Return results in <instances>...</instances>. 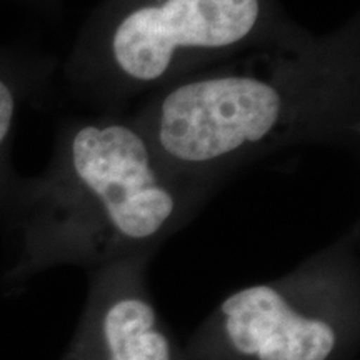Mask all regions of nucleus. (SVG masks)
Segmentation results:
<instances>
[{
	"instance_id": "f257e3e1",
	"label": "nucleus",
	"mask_w": 360,
	"mask_h": 360,
	"mask_svg": "<svg viewBox=\"0 0 360 360\" xmlns=\"http://www.w3.org/2000/svg\"><path fill=\"white\" fill-rule=\"evenodd\" d=\"M127 114L170 170L220 191L295 146L357 152V27L300 32L225 58L139 101Z\"/></svg>"
},
{
	"instance_id": "f03ea898",
	"label": "nucleus",
	"mask_w": 360,
	"mask_h": 360,
	"mask_svg": "<svg viewBox=\"0 0 360 360\" xmlns=\"http://www.w3.org/2000/svg\"><path fill=\"white\" fill-rule=\"evenodd\" d=\"M215 193L170 170L129 114L69 117L45 169L22 175L0 222L11 245L0 285L17 292L56 267L89 272L155 255Z\"/></svg>"
},
{
	"instance_id": "7ed1b4c3",
	"label": "nucleus",
	"mask_w": 360,
	"mask_h": 360,
	"mask_svg": "<svg viewBox=\"0 0 360 360\" xmlns=\"http://www.w3.org/2000/svg\"><path fill=\"white\" fill-rule=\"evenodd\" d=\"M302 30L264 0H134L85 27L58 65V89L97 114H127L193 72Z\"/></svg>"
},
{
	"instance_id": "20e7f679",
	"label": "nucleus",
	"mask_w": 360,
	"mask_h": 360,
	"mask_svg": "<svg viewBox=\"0 0 360 360\" xmlns=\"http://www.w3.org/2000/svg\"><path fill=\"white\" fill-rule=\"evenodd\" d=\"M359 309L355 224L285 276L225 297L179 360H345Z\"/></svg>"
},
{
	"instance_id": "39448f33",
	"label": "nucleus",
	"mask_w": 360,
	"mask_h": 360,
	"mask_svg": "<svg viewBox=\"0 0 360 360\" xmlns=\"http://www.w3.org/2000/svg\"><path fill=\"white\" fill-rule=\"evenodd\" d=\"M154 255L89 270L87 299L60 360H179L147 283Z\"/></svg>"
},
{
	"instance_id": "423d86ee",
	"label": "nucleus",
	"mask_w": 360,
	"mask_h": 360,
	"mask_svg": "<svg viewBox=\"0 0 360 360\" xmlns=\"http://www.w3.org/2000/svg\"><path fill=\"white\" fill-rule=\"evenodd\" d=\"M60 58L32 47H0V222L22 174L12 160L17 122L25 107L45 110L56 101Z\"/></svg>"
}]
</instances>
